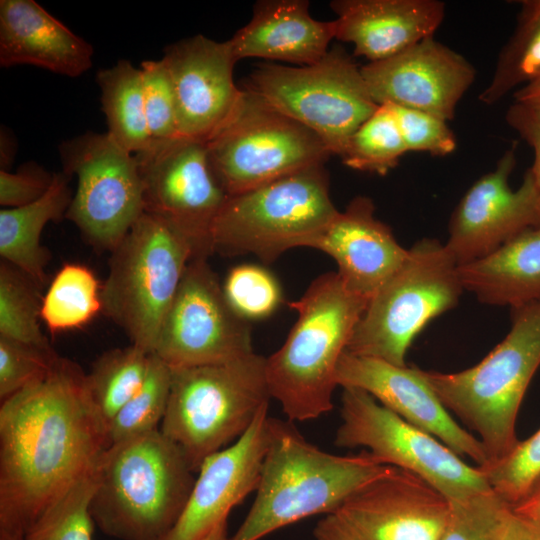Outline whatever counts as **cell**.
<instances>
[{"label":"cell","mask_w":540,"mask_h":540,"mask_svg":"<svg viewBox=\"0 0 540 540\" xmlns=\"http://www.w3.org/2000/svg\"><path fill=\"white\" fill-rule=\"evenodd\" d=\"M373 100L424 111L446 121L472 86L476 71L461 54L426 38L402 52L361 67Z\"/></svg>","instance_id":"18"},{"label":"cell","mask_w":540,"mask_h":540,"mask_svg":"<svg viewBox=\"0 0 540 540\" xmlns=\"http://www.w3.org/2000/svg\"><path fill=\"white\" fill-rule=\"evenodd\" d=\"M480 469L498 496L510 506L519 503L540 483V428L505 457Z\"/></svg>","instance_id":"36"},{"label":"cell","mask_w":540,"mask_h":540,"mask_svg":"<svg viewBox=\"0 0 540 540\" xmlns=\"http://www.w3.org/2000/svg\"><path fill=\"white\" fill-rule=\"evenodd\" d=\"M99 466L50 507L23 540H92L94 521L90 503L97 485Z\"/></svg>","instance_id":"35"},{"label":"cell","mask_w":540,"mask_h":540,"mask_svg":"<svg viewBox=\"0 0 540 540\" xmlns=\"http://www.w3.org/2000/svg\"><path fill=\"white\" fill-rule=\"evenodd\" d=\"M268 408L239 439L204 460L179 519L162 540H203L256 490L270 440Z\"/></svg>","instance_id":"21"},{"label":"cell","mask_w":540,"mask_h":540,"mask_svg":"<svg viewBox=\"0 0 540 540\" xmlns=\"http://www.w3.org/2000/svg\"><path fill=\"white\" fill-rule=\"evenodd\" d=\"M203 540H229L227 536V521L218 525Z\"/></svg>","instance_id":"47"},{"label":"cell","mask_w":540,"mask_h":540,"mask_svg":"<svg viewBox=\"0 0 540 540\" xmlns=\"http://www.w3.org/2000/svg\"><path fill=\"white\" fill-rule=\"evenodd\" d=\"M463 291L458 265L445 245L421 239L369 300L346 352L406 366L414 338L432 319L454 308Z\"/></svg>","instance_id":"8"},{"label":"cell","mask_w":540,"mask_h":540,"mask_svg":"<svg viewBox=\"0 0 540 540\" xmlns=\"http://www.w3.org/2000/svg\"><path fill=\"white\" fill-rule=\"evenodd\" d=\"M338 214L324 165L313 166L228 196L212 227V252L270 263L291 248H312Z\"/></svg>","instance_id":"7"},{"label":"cell","mask_w":540,"mask_h":540,"mask_svg":"<svg viewBox=\"0 0 540 540\" xmlns=\"http://www.w3.org/2000/svg\"><path fill=\"white\" fill-rule=\"evenodd\" d=\"M406 152L394 114L382 104L350 136L339 157L349 168L384 176Z\"/></svg>","instance_id":"33"},{"label":"cell","mask_w":540,"mask_h":540,"mask_svg":"<svg viewBox=\"0 0 540 540\" xmlns=\"http://www.w3.org/2000/svg\"><path fill=\"white\" fill-rule=\"evenodd\" d=\"M163 60L175 91L178 137L206 142L242 94L233 80L237 59L229 41L198 34L167 46Z\"/></svg>","instance_id":"20"},{"label":"cell","mask_w":540,"mask_h":540,"mask_svg":"<svg viewBox=\"0 0 540 540\" xmlns=\"http://www.w3.org/2000/svg\"><path fill=\"white\" fill-rule=\"evenodd\" d=\"M519 3L515 29L499 53L488 86L479 95L486 105L540 77V0Z\"/></svg>","instance_id":"29"},{"label":"cell","mask_w":540,"mask_h":540,"mask_svg":"<svg viewBox=\"0 0 540 540\" xmlns=\"http://www.w3.org/2000/svg\"><path fill=\"white\" fill-rule=\"evenodd\" d=\"M222 289L232 310L247 321L268 317L282 301L276 278L257 265L243 264L232 268Z\"/></svg>","instance_id":"37"},{"label":"cell","mask_w":540,"mask_h":540,"mask_svg":"<svg viewBox=\"0 0 540 540\" xmlns=\"http://www.w3.org/2000/svg\"><path fill=\"white\" fill-rule=\"evenodd\" d=\"M449 501L415 474L391 467L326 514L314 540H439Z\"/></svg>","instance_id":"16"},{"label":"cell","mask_w":540,"mask_h":540,"mask_svg":"<svg viewBox=\"0 0 540 540\" xmlns=\"http://www.w3.org/2000/svg\"><path fill=\"white\" fill-rule=\"evenodd\" d=\"M391 467L366 450L335 455L308 442L291 421L270 418L256 495L229 540H259L317 514H329Z\"/></svg>","instance_id":"2"},{"label":"cell","mask_w":540,"mask_h":540,"mask_svg":"<svg viewBox=\"0 0 540 540\" xmlns=\"http://www.w3.org/2000/svg\"><path fill=\"white\" fill-rule=\"evenodd\" d=\"M110 253L101 285L102 313L131 344L153 353L193 250L180 234L144 212Z\"/></svg>","instance_id":"9"},{"label":"cell","mask_w":540,"mask_h":540,"mask_svg":"<svg viewBox=\"0 0 540 540\" xmlns=\"http://www.w3.org/2000/svg\"><path fill=\"white\" fill-rule=\"evenodd\" d=\"M96 80L107 132L133 154L145 150L152 139L145 113L141 69L121 59L114 66L99 70Z\"/></svg>","instance_id":"28"},{"label":"cell","mask_w":540,"mask_h":540,"mask_svg":"<svg viewBox=\"0 0 540 540\" xmlns=\"http://www.w3.org/2000/svg\"><path fill=\"white\" fill-rule=\"evenodd\" d=\"M247 89L301 123L340 156L348 139L379 107L351 56L341 46L301 67L261 64Z\"/></svg>","instance_id":"11"},{"label":"cell","mask_w":540,"mask_h":540,"mask_svg":"<svg viewBox=\"0 0 540 540\" xmlns=\"http://www.w3.org/2000/svg\"><path fill=\"white\" fill-rule=\"evenodd\" d=\"M102 312L101 285L93 271L66 263L53 277L42 300L41 319L53 334L81 328Z\"/></svg>","instance_id":"30"},{"label":"cell","mask_w":540,"mask_h":540,"mask_svg":"<svg viewBox=\"0 0 540 540\" xmlns=\"http://www.w3.org/2000/svg\"><path fill=\"white\" fill-rule=\"evenodd\" d=\"M146 119L152 140L178 137L176 97L167 64L162 59L141 63Z\"/></svg>","instance_id":"39"},{"label":"cell","mask_w":540,"mask_h":540,"mask_svg":"<svg viewBox=\"0 0 540 540\" xmlns=\"http://www.w3.org/2000/svg\"><path fill=\"white\" fill-rule=\"evenodd\" d=\"M368 302L330 272L289 303L297 321L265 366L271 397L289 421L316 419L333 408L337 366Z\"/></svg>","instance_id":"3"},{"label":"cell","mask_w":540,"mask_h":540,"mask_svg":"<svg viewBox=\"0 0 540 540\" xmlns=\"http://www.w3.org/2000/svg\"><path fill=\"white\" fill-rule=\"evenodd\" d=\"M506 121L534 152V161L528 172L534 184L540 210V98L514 100L507 110Z\"/></svg>","instance_id":"43"},{"label":"cell","mask_w":540,"mask_h":540,"mask_svg":"<svg viewBox=\"0 0 540 540\" xmlns=\"http://www.w3.org/2000/svg\"><path fill=\"white\" fill-rule=\"evenodd\" d=\"M94 49L33 0L0 1V65H33L78 77L92 66Z\"/></svg>","instance_id":"24"},{"label":"cell","mask_w":540,"mask_h":540,"mask_svg":"<svg viewBox=\"0 0 540 540\" xmlns=\"http://www.w3.org/2000/svg\"><path fill=\"white\" fill-rule=\"evenodd\" d=\"M266 358L255 352L217 364L171 368L160 431L196 473L210 455L239 439L272 399Z\"/></svg>","instance_id":"6"},{"label":"cell","mask_w":540,"mask_h":540,"mask_svg":"<svg viewBox=\"0 0 540 540\" xmlns=\"http://www.w3.org/2000/svg\"><path fill=\"white\" fill-rule=\"evenodd\" d=\"M394 114L407 151L447 156L457 147L446 120L430 113L386 103Z\"/></svg>","instance_id":"41"},{"label":"cell","mask_w":540,"mask_h":540,"mask_svg":"<svg viewBox=\"0 0 540 540\" xmlns=\"http://www.w3.org/2000/svg\"><path fill=\"white\" fill-rule=\"evenodd\" d=\"M134 155L144 212L180 234L194 258L213 254L212 227L228 195L213 171L206 142L183 137L152 140Z\"/></svg>","instance_id":"14"},{"label":"cell","mask_w":540,"mask_h":540,"mask_svg":"<svg viewBox=\"0 0 540 540\" xmlns=\"http://www.w3.org/2000/svg\"><path fill=\"white\" fill-rule=\"evenodd\" d=\"M334 443L362 447L384 464L411 472L449 502L490 490L482 470L431 434L405 421L364 390L344 387Z\"/></svg>","instance_id":"12"},{"label":"cell","mask_w":540,"mask_h":540,"mask_svg":"<svg viewBox=\"0 0 540 540\" xmlns=\"http://www.w3.org/2000/svg\"><path fill=\"white\" fill-rule=\"evenodd\" d=\"M41 286L13 265L0 263V337L53 349L40 322Z\"/></svg>","instance_id":"32"},{"label":"cell","mask_w":540,"mask_h":540,"mask_svg":"<svg viewBox=\"0 0 540 540\" xmlns=\"http://www.w3.org/2000/svg\"><path fill=\"white\" fill-rule=\"evenodd\" d=\"M465 291L488 305L521 307L540 301V227L524 230L492 253L458 265Z\"/></svg>","instance_id":"26"},{"label":"cell","mask_w":540,"mask_h":540,"mask_svg":"<svg viewBox=\"0 0 540 540\" xmlns=\"http://www.w3.org/2000/svg\"><path fill=\"white\" fill-rule=\"evenodd\" d=\"M309 5L306 0L258 1L251 20L228 40L237 61L258 57L307 66L321 60L335 38V24L313 18Z\"/></svg>","instance_id":"25"},{"label":"cell","mask_w":540,"mask_h":540,"mask_svg":"<svg viewBox=\"0 0 540 540\" xmlns=\"http://www.w3.org/2000/svg\"><path fill=\"white\" fill-rule=\"evenodd\" d=\"M338 386L366 391L381 405L431 434L478 467L488 463L480 440L459 425L427 382L422 369L344 352L336 370Z\"/></svg>","instance_id":"19"},{"label":"cell","mask_w":540,"mask_h":540,"mask_svg":"<svg viewBox=\"0 0 540 540\" xmlns=\"http://www.w3.org/2000/svg\"><path fill=\"white\" fill-rule=\"evenodd\" d=\"M194 473L160 429L110 445L90 503L94 524L118 540H162L188 501Z\"/></svg>","instance_id":"4"},{"label":"cell","mask_w":540,"mask_h":540,"mask_svg":"<svg viewBox=\"0 0 540 540\" xmlns=\"http://www.w3.org/2000/svg\"><path fill=\"white\" fill-rule=\"evenodd\" d=\"M515 164L512 147L495 169L473 183L455 208L444 245L457 265L492 253L528 228L540 227L539 203L528 170L518 189L509 186Z\"/></svg>","instance_id":"17"},{"label":"cell","mask_w":540,"mask_h":540,"mask_svg":"<svg viewBox=\"0 0 540 540\" xmlns=\"http://www.w3.org/2000/svg\"><path fill=\"white\" fill-rule=\"evenodd\" d=\"M449 503L448 518L439 540H494L502 517L512 507L492 489Z\"/></svg>","instance_id":"38"},{"label":"cell","mask_w":540,"mask_h":540,"mask_svg":"<svg viewBox=\"0 0 540 540\" xmlns=\"http://www.w3.org/2000/svg\"><path fill=\"white\" fill-rule=\"evenodd\" d=\"M206 146L213 171L228 196L324 165L332 155L317 134L247 88Z\"/></svg>","instance_id":"10"},{"label":"cell","mask_w":540,"mask_h":540,"mask_svg":"<svg viewBox=\"0 0 540 540\" xmlns=\"http://www.w3.org/2000/svg\"><path fill=\"white\" fill-rule=\"evenodd\" d=\"M511 320L506 337L478 364L454 373L422 370L446 409L478 434L486 465L518 443L517 415L540 366V301L512 308Z\"/></svg>","instance_id":"5"},{"label":"cell","mask_w":540,"mask_h":540,"mask_svg":"<svg viewBox=\"0 0 540 540\" xmlns=\"http://www.w3.org/2000/svg\"><path fill=\"white\" fill-rule=\"evenodd\" d=\"M513 97L514 100H528L540 98V77L517 89Z\"/></svg>","instance_id":"46"},{"label":"cell","mask_w":540,"mask_h":540,"mask_svg":"<svg viewBox=\"0 0 540 540\" xmlns=\"http://www.w3.org/2000/svg\"><path fill=\"white\" fill-rule=\"evenodd\" d=\"M153 353L170 368L225 363L254 353L251 328L227 303L207 258L189 262Z\"/></svg>","instance_id":"15"},{"label":"cell","mask_w":540,"mask_h":540,"mask_svg":"<svg viewBox=\"0 0 540 540\" xmlns=\"http://www.w3.org/2000/svg\"><path fill=\"white\" fill-rule=\"evenodd\" d=\"M151 353L130 344L101 354L86 373L93 403L107 424L144 383Z\"/></svg>","instance_id":"31"},{"label":"cell","mask_w":540,"mask_h":540,"mask_svg":"<svg viewBox=\"0 0 540 540\" xmlns=\"http://www.w3.org/2000/svg\"><path fill=\"white\" fill-rule=\"evenodd\" d=\"M54 173L36 163H26L16 172L0 171V205L18 208L40 199L50 188Z\"/></svg>","instance_id":"42"},{"label":"cell","mask_w":540,"mask_h":540,"mask_svg":"<svg viewBox=\"0 0 540 540\" xmlns=\"http://www.w3.org/2000/svg\"><path fill=\"white\" fill-rule=\"evenodd\" d=\"M108 427L86 373L58 356L0 407V540H23L37 520L100 464Z\"/></svg>","instance_id":"1"},{"label":"cell","mask_w":540,"mask_h":540,"mask_svg":"<svg viewBox=\"0 0 540 540\" xmlns=\"http://www.w3.org/2000/svg\"><path fill=\"white\" fill-rule=\"evenodd\" d=\"M58 356L54 349H42L0 337L1 401L42 378Z\"/></svg>","instance_id":"40"},{"label":"cell","mask_w":540,"mask_h":540,"mask_svg":"<svg viewBox=\"0 0 540 540\" xmlns=\"http://www.w3.org/2000/svg\"><path fill=\"white\" fill-rule=\"evenodd\" d=\"M494 540H540V529L511 507L502 517Z\"/></svg>","instance_id":"44"},{"label":"cell","mask_w":540,"mask_h":540,"mask_svg":"<svg viewBox=\"0 0 540 540\" xmlns=\"http://www.w3.org/2000/svg\"><path fill=\"white\" fill-rule=\"evenodd\" d=\"M62 171L77 177L65 218L94 248L111 252L144 213L135 155L108 132H87L59 146Z\"/></svg>","instance_id":"13"},{"label":"cell","mask_w":540,"mask_h":540,"mask_svg":"<svg viewBox=\"0 0 540 540\" xmlns=\"http://www.w3.org/2000/svg\"><path fill=\"white\" fill-rule=\"evenodd\" d=\"M170 386L171 368L151 353L143 385L108 425L109 445L159 429L167 409Z\"/></svg>","instance_id":"34"},{"label":"cell","mask_w":540,"mask_h":540,"mask_svg":"<svg viewBox=\"0 0 540 540\" xmlns=\"http://www.w3.org/2000/svg\"><path fill=\"white\" fill-rule=\"evenodd\" d=\"M72 176L55 172L48 191L37 201L0 210V256L31 277L41 287L47 281L50 254L41 245V234L50 221L66 216L72 201Z\"/></svg>","instance_id":"27"},{"label":"cell","mask_w":540,"mask_h":540,"mask_svg":"<svg viewBox=\"0 0 540 540\" xmlns=\"http://www.w3.org/2000/svg\"><path fill=\"white\" fill-rule=\"evenodd\" d=\"M335 38L369 62L392 57L433 37L445 16L438 0H334Z\"/></svg>","instance_id":"23"},{"label":"cell","mask_w":540,"mask_h":540,"mask_svg":"<svg viewBox=\"0 0 540 540\" xmlns=\"http://www.w3.org/2000/svg\"><path fill=\"white\" fill-rule=\"evenodd\" d=\"M374 212L371 198L356 196L312 246L336 261L337 274L351 293L368 301L409 252Z\"/></svg>","instance_id":"22"},{"label":"cell","mask_w":540,"mask_h":540,"mask_svg":"<svg viewBox=\"0 0 540 540\" xmlns=\"http://www.w3.org/2000/svg\"><path fill=\"white\" fill-rule=\"evenodd\" d=\"M512 509L540 529V483Z\"/></svg>","instance_id":"45"}]
</instances>
